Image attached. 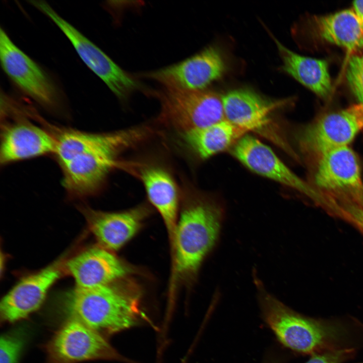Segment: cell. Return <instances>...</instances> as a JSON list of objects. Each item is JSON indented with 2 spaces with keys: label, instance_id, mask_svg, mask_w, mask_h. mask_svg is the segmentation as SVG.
Returning a JSON list of instances; mask_svg holds the SVG:
<instances>
[{
  "label": "cell",
  "instance_id": "cell-22",
  "mask_svg": "<svg viewBox=\"0 0 363 363\" xmlns=\"http://www.w3.org/2000/svg\"><path fill=\"white\" fill-rule=\"evenodd\" d=\"M346 78L354 95L363 104V55H353L348 62Z\"/></svg>",
  "mask_w": 363,
  "mask_h": 363
},
{
  "label": "cell",
  "instance_id": "cell-13",
  "mask_svg": "<svg viewBox=\"0 0 363 363\" xmlns=\"http://www.w3.org/2000/svg\"><path fill=\"white\" fill-rule=\"evenodd\" d=\"M363 129V104L327 114L306 127L299 136L302 150L320 156L348 146Z\"/></svg>",
  "mask_w": 363,
  "mask_h": 363
},
{
  "label": "cell",
  "instance_id": "cell-16",
  "mask_svg": "<svg viewBox=\"0 0 363 363\" xmlns=\"http://www.w3.org/2000/svg\"><path fill=\"white\" fill-rule=\"evenodd\" d=\"M77 287L91 288L108 285L124 278L130 268L110 251L94 248L74 257L67 263Z\"/></svg>",
  "mask_w": 363,
  "mask_h": 363
},
{
  "label": "cell",
  "instance_id": "cell-8",
  "mask_svg": "<svg viewBox=\"0 0 363 363\" xmlns=\"http://www.w3.org/2000/svg\"><path fill=\"white\" fill-rule=\"evenodd\" d=\"M69 319L46 344V363H79L117 358L104 336L75 319Z\"/></svg>",
  "mask_w": 363,
  "mask_h": 363
},
{
  "label": "cell",
  "instance_id": "cell-9",
  "mask_svg": "<svg viewBox=\"0 0 363 363\" xmlns=\"http://www.w3.org/2000/svg\"><path fill=\"white\" fill-rule=\"evenodd\" d=\"M226 64L221 52L214 45L177 64L142 74L163 88L180 91H200L220 78Z\"/></svg>",
  "mask_w": 363,
  "mask_h": 363
},
{
  "label": "cell",
  "instance_id": "cell-25",
  "mask_svg": "<svg viewBox=\"0 0 363 363\" xmlns=\"http://www.w3.org/2000/svg\"><path fill=\"white\" fill-rule=\"evenodd\" d=\"M352 6L354 13L363 25V0L353 1Z\"/></svg>",
  "mask_w": 363,
  "mask_h": 363
},
{
  "label": "cell",
  "instance_id": "cell-5",
  "mask_svg": "<svg viewBox=\"0 0 363 363\" xmlns=\"http://www.w3.org/2000/svg\"><path fill=\"white\" fill-rule=\"evenodd\" d=\"M149 93L160 101V121L179 133L226 120L222 96L213 91H180L163 88Z\"/></svg>",
  "mask_w": 363,
  "mask_h": 363
},
{
  "label": "cell",
  "instance_id": "cell-18",
  "mask_svg": "<svg viewBox=\"0 0 363 363\" xmlns=\"http://www.w3.org/2000/svg\"><path fill=\"white\" fill-rule=\"evenodd\" d=\"M139 175L150 203L164 222L172 244L179 203L175 182L168 171L159 167H146Z\"/></svg>",
  "mask_w": 363,
  "mask_h": 363
},
{
  "label": "cell",
  "instance_id": "cell-6",
  "mask_svg": "<svg viewBox=\"0 0 363 363\" xmlns=\"http://www.w3.org/2000/svg\"><path fill=\"white\" fill-rule=\"evenodd\" d=\"M30 4L47 16L72 43L86 65L99 77L120 100H125L142 86L101 49L60 17L46 2L30 1Z\"/></svg>",
  "mask_w": 363,
  "mask_h": 363
},
{
  "label": "cell",
  "instance_id": "cell-11",
  "mask_svg": "<svg viewBox=\"0 0 363 363\" xmlns=\"http://www.w3.org/2000/svg\"><path fill=\"white\" fill-rule=\"evenodd\" d=\"M315 181L317 185L334 198L347 204L363 208V184L357 158L348 146L320 156Z\"/></svg>",
  "mask_w": 363,
  "mask_h": 363
},
{
  "label": "cell",
  "instance_id": "cell-24",
  "mask_svg": "<svg viewBox=\"0 0 363 363\" xmlns=\"http://www.w3.org/2000/svg\"><path fill=\"white\" fill-rule=\"evenodd\" d=\"M355 348H345L313 354L305 363H344L355 353Z\"/></svg>",
  "mask_w": 363,
  "mask_h": 363
},
{
  "label": "cell",
  "instance_id": "cell-19",
  "mask_svg": "<svg viewBox=\"0 0 363 363\" xmlns=\"http://www.w3.org/2000/svg\"><path fill=\"white\" fill-rule=\"evenodd\" d=\"M273 39L281 58V70L319 96L328 97L332 85L327 62L299 54Z\"/></svg>",
  "mask_w": 363,
  "mask_h": 363
},
{
  "label": "cell",
  "instance_id": "cell-3",
  "mask_svg": "<svg viewBox=\"0 0 363 363\" xmlns=\"http://www.w3.org/2000/svg\"><path fill=\"white\" fill-rule=\"evenodd\" d=\"M62 304L69 318L103 336L133 327L142 315L139 292L114 282L91 288L76 286L64 295Z\"/></svg>",
  "mask_w": 363,
  "mask_h": 363
},
{
  "label": "cell",
  "instance_id": "cell-21",
  "mask_svg": "<svg viewBox=\"0 0 363 363\" xmlns=\"http://www.w3.org/2000/svg\"><path fill=\"white\" fill-rule=\"evenodd\" d=\"M312 29L318 38L349 51L363 49V25L352 9L316 16Z\"/></svg>",
  "mask_w": 363,
  "mask_h": 363
},
{
  "label": "cell",
  "instance_id": "cell-15",
  "mask_svg": "<svg viewBox=\"0 0 363 363\" xmlns=\"http://www.w3.org/2000/svg\"><path fill=\"white\" fill-rule=\"evenodd\" d=\"M60 264L57 261L20 280L1 300L2 321L14 323L38 309L48 290L61 275Z\"/></svg>",
  "mask_w": 363,
  "mask_h": 363
},
{
  "label": "cell",
  "instance_id": "cell-2",
  "mask_svg": "<svg viewBox=\"0 0 363 363\" xmlns=\"http://www.w3.org/2000/svg\"><path fill=\"white\" fill-rule=\"evenodd\" d=\"M256 282L262 318L285 348L310 356L328 350L355 348L354 335L357 328L362 327L358 323L302 315L268 293L258 280Z\"/></svg>",
  "mask_w": 363,
  "mask_h": 363
},
{
  "label": "cell",
  "instance_id": "cell-4",
  "mask_svg": "<svg viewBox=\"0 0 363 363\" xmlns=\"http://www.w3.org/2000/svg\"><path fill=\"white\" fill-rule=\"evenodd\" d=\"M223 216L222 206L210 199L197 197L185 204L177 221L172 244L177 277L196 275L217 241Z\"/></svg>",
  "mask_w": 363,
  "mask_h": 363
},
{
  "label": "cell",
  "instance_id": "cell-1",
  "mask_svg": "<svg viewBox=\"0 0 363 363\" xmlns=\"http://www.w3.org/2000/svg\"><path fill=\"white\" fill-rule=\"evenodd\" d=\"M145 139L139 126L102 133L63 129L57 136L55 156L65 189L78 197L96 193L109 173L122 165L120 155Z\"/></svg>",
  "mask_w": 363,
  "mask_h": 363
},
{
  "label": "cell",
  "instance_id": "cell-12",
  "mask_svg": "<svg viewBox=\"0 0 363 363\" xmlns=\"http://www.w3.org/2000/svg\"><path fill=\"white\" fill-rule=\"evenodd\" d=\"M3 98L13 109L4 101V110L15 118L5 122L2 129L0 162L2 164L30 159L48 153H54L55 139L49 130L36 125L18 114L17 107L10 103L8 96Z\"/></svg>",
  "mask_w": 363,
  "mask_h": 363
},
{
  "label": "cell",
  "instance_id": "cell-14",
  "mask_svg": "<svg viewBox=\"0 0 363 363\" xmlns=\"http://www.w3.org/2000/svg\"><path fill=\"white\" fill-rule=\"evenodd\" d=\"M231 149L233 156L254 172L315 198L313 190L258 139L246 134Z\"/></svg>",
  "mask_w": 363,
  "mask_h": 363
},
{
  "label": "cell",
  "instance_id": "cell-10",
  "mask_svg": "<svg viewBox=\"0 0 363 363\" xmlns=\"http://www.w3.org/2000/svg\"><path fill=\"white\" fill-rule=\"evenodd\" d=\"M0 59L6 74L24 93L45 107L52 108L57 106L60 96L54 82L38 64L12 41L2 28Z\"/></svg>",
  "mask_w": 363,
  "mask_h": 363
},
{
  "label": "cell",
  "instance_id": "cell-23",
  "mask_svg": "<svg viewBox=\"0 0 363 363\" xmlns=\"http://www.w3.org/2000/svg\"><path fill=\"white\" fill-rule=\"evenodd\" d=\"M23 346L20 335L9 334L2 336L0 341V363H17Z\"/></svg>",
  "mask_w": 363,
  "mask_h": 363
},
{
  "label": "cell",
  "instance_id": "cell-7",
  "mask_svg": "<svg viewBox=\"0 0 363 363\" xmlns=\"http://www.w3.org/2000/svg\"><path fill=\"white\" fill-rule=\"evenodd\" d=\"M222 100L227 120L247 133L262 135L289 153L291 151L272 119L273 113L289 100L267 99L246 88L230 90L222 96Z\"/></svg>",
  "mask_w": 363,
  "mask_h": 363
},
{
  "label": "cell",
  "instance_id": "cell-20",
  "mask_svg": "<svg viewBox=\"0 0 363 363\" xmlns=\"http://www.w3.org/2000/svg\"><path fill=\"white\" fill-rule=\"evenodd\" d=\"M244 130L227 120L180 133V141L195 156L205 160L232 147L244 135Z\"/></svg>",
  "mask_w": 363,
  "mask_h": 363
},
{
  "label": "cell",
  "instance_id": "cell-17",
  "mask_svg": "<svg viewBox=\"0 0 363 363\" xmlns=\"http://www.w3.org/2000/svg\"><path fill=\"white\" fill-rule=\"evenodd\" d=\"M90 229L102 247L117 250L130 240L140 228L147 214L144 206L117 212L83 209Z\"/></svg>",
  "mask_w": 363,
  "mask_h": 363
}]
</instances>
